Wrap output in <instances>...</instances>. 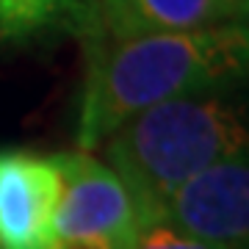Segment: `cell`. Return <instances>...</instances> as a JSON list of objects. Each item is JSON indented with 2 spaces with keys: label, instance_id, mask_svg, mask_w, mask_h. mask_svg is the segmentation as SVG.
<instances>
[{
  "label": "cell",
  "instance_id": "cell-2",
  "mask_svg": "<svg viewBox=\"0 0 249 249\" xmlns=\"http://www.w3.org/2000/svg\"><path fill=\"white\" fill-rule=\"evenodd\" d=\"M100 147H106L108 166L124 183L144 227L158 219L175 188L247 150V124L222 94H196L130 116Z\"/></svg>",
  "mask_w": 249,
  "mask_h": 249
},
{
  "label": "cell",
  "instance_id": "cell-6",
  "mask_svg": "<svg viewBox=\"0 0 249 249\" xmlns=\"http://www.w3.org/2000/svg\"><path fill=\"white\" fill-rule=\"evenodd\" d=\"M97 34L130 39L147 34H183L244 22L247 9L230 0H94Z\"/></svg>",
  "mask_w": 249,
  "mask_h": 249
},
{
  "label": "cell",
  "instance_id": "cell-10",
  "mask_svg": "<svg viewBox=\"0 0 249 249\" xmlns=\"http://www.w3.org/2000/svg\"><path fill=\"white\" fill-rule=\"evenodd\" d=\"M230 3H235L238 9H247V0H230Z\"/></svg>",
  "mask_w": 249,
  "mask_h": 249
},
{
  "label": "cell",
  "instance_id": "cell-5",
  "mask_svg": "<svg viewBox=\"0 0 249 249\" xmlns=\"http://www.w3.org/2000/svg\"><path fill=\"white\" fill-rule=\"evenodd\" d=\"M58 196L55 155L0 150V249H55Z\"/></svg>",
  "mask_w": 249,
  "mask_h": 249
},
{
  "label": "cell",
  "instance_id": "cell-7",
  "mask_svg": "<svg viewBox=\"0 0 249 249\" xmlns=\"http://www.w3.org/2000/svg\"><path fill=\"white\" fill-rule=\"evenodd\" d=\"M53 34H97L94 0H0V45H31Z\"/></svg>",
  "mask_w": 249,
  "mask_h": 249
},
{
  "label": "cell",
  "instance_id": "cell-4",
  "mask_svg": "<svg viewBox=\"0 0 249 249\" xmlns=\"http://www.w3.org/2000/svg\"><path fill=\"white\" fill-rule=\"evenodd\" d=\"M155 222L224 249H247L249 158L238 150L175 188Z\"/></svg>",
  "mask_w": 249,
  "mask_h": 249
},
{
  "label": "cell",
  "instance_id": "cell-9",
  "mask_svg": "<svg viewBox=\"0 0 249 249\" xmlns=\"http://www.w3.org/2000/svg\"><path fill=\"white\" fill-rule=\"evenodd\" d=\"M55 249H114V247L97 238H58Z\"/></svg>",
  "mask_w": 249,
  "mask_h": 249
},
{
  "label": "cell",
  "instance_id": "cell-8",
  "mask_svg": "<svg viewBox=\"0 0 249 249\" xmlns=\"http://www.w3.org/2000/svg\"><path fill=\"white\" fill-rule=\"evenodd\" d=\"M127 249H224V247H216V244L199 241L194 235H186V232L175 230L166 222H150L139 227L136 238L130 241Z\"/></svg>",
  "mask_w": 249,
  "mask_h": 249
},
{
  "label": "cell",
  "instance_id": "cell-3",
  "mask_svg": "<svg viewBox=\"0 0 249 249\" xmlns=\"http://www.w3.org/2000/svg\"><path fill=\"white\" fill-rule=\"evenodd\" d=\"M61 196L55 208L58 238H97L127 249L139 232L136 205L116 172L91 152H58Z\"/></svg>",
  "mask_w": 249,
  "mask_h": 249
},
{
  "label": "cell",
  "instance_id": "cell-1",
  "mask_svg": "<svg viewBox=\"0 0 249 249\" xmlns=\"http://www.w3.org/2000/svg\"><path fill=\"white\" fill-rule=\"evenodd\" d=\"M91 53L78 108V150L91 152L122 122L180 97L222 94L244 78V22L130 39L89 36Z\"/></svg>",
  "mask_w": 249,
  "mask_h": 249
}]
</instances>
